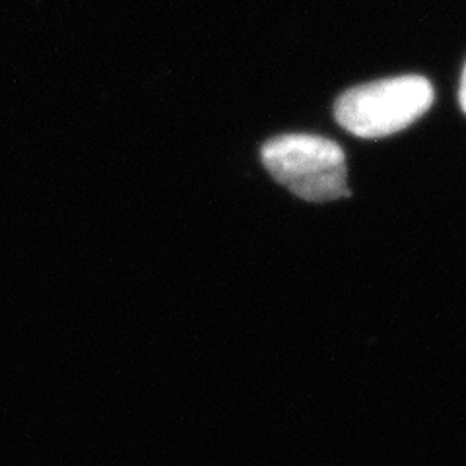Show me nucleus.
Returning <instances> with one entry per match:
<instances>
[{
	"instance_id": "1",
	"label": "nucleus",
	"mask_w": 466,
	"mask_h": 466,
	"mask_svg": "<svg viewBox=\"0 0 466 466\" xmlns=\"http://www.w3.org/2000/svg\"><path fill=\"white\" fill-rule=\"evenodd\" d=\"M433 86L424 76H397L344 92L334 116L350 135L385 138L416 123L433 104Z\"/></svg>"
},
{
	"instance_id": "2",
	"label": "nucleus",
	"mask_w": 466,
	"mask_h": 466,
	"mask_svg": "<svg viewBox=\"0 0 466 466\" xmlns=\"http://www.w3.org/2000/svg\"><path fill=\"white\" fill-rule=\"evenodd\" d=\"M262 164L288 191L308 202L348 197L346 156L337 142L315 135H282L262 146Z\"/></svg>"
},
{
	"instance_id": "3",
	"label": "nucleus",
	"mask_w": 466,
	"mask_h": 466,
	"mask_svg": "<svg viewBox=\"0 0 466 466\" xmlns=\"http://www.w3.org/2000/svg\"><path fill=\"white\" fill-rule=\"evenodd\" d=\"M459 101H461V107L466 113V66L462 72V78H461V90H459Z\"/></svg>"
}]
</instances>
